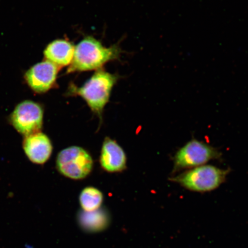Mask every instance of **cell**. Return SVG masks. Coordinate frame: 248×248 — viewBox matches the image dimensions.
<instances>
[{
	"instance_id": "obj_12",
	"label": "cell",
	"mask_w": 248,
	"mask_h": 248,
	"mask_svg": "<svg viewBox=\"0 0 248 248\" xmlns=\"http://www.w3.org/2000/svg\"><path fill=\"white\" fill-rule=\"evenodd\" d=\"M103 194L98 189L88 187L79 195V202L83 212H91L100 208L103 202Z\"/></svg>"
},
{
	"instance_id": "obj_9",
	"label": "cell",
	"mask_w": 248,
	"mask_h": 248,
	"mask_svg": "<svg viewBox=\"0 0 248 248\" xmlns=\"http://www.w3.org/2000/svg\"><path fill=\"white\" fill-rule=\"evenodd\" d=\"M100 163L102 168L108 172L122 171L126 167L125 153L116 141L107 138L102 145Z\"/></svg>"
},
{
	"instance_id": "obj_8",
	"label": "cell",
	"mask_w": 248,
	"mask_h": 248,
	"mask_svg": "<svg viewBox=\"0 0 248 248\" xmlns=\"http://www.w3.org/2000/svg\"><path fill=\"white\" fill-rule=\"evenodd\" d=\"M23 148L31 162L39 164L46 163L50 157L52 152L50 140L40 132L26 136Z\"/></svg>"
},
{
	"instance_id": "obj_3",
	"label": "cell",
	"mask_w": 248,
	"mask_h": 248,
	"mask_svg": "<svg viewBox=\"0 0 248 248\" xmlns=\"http://www.w3.org/2000/svg\"><path fill=\"white\" fill-rule=\"evenodd\" d=\"M230 169H222L211 165H203L186 170L170 178L187 190L205 193L216 190L224 184Z\"/></svg>"
},
{
	"instance_id": "obj_2",
	"label": "cell",
	"mask_w": 248,
	"mask_h": 248,
	"mask_svg": "<svg viewBox=\"0 0 248 248\" xmlns=\"http://www.w3.org/2000/svg\"><path fill=\"white\" fill-rule=\"evenodd\" d=\"M119 46L105 47L97 39L86 37L75 46L74 58L67 73L99 70L104 64L119 58Z\"/></svg>"
},
{
	"instance_id": "obj_5",
	"label": "cell",
	"mask_w": 248,
	"mask_h": 248,
	"mask_svg": "<svg viewBox=\"0 0 248 248\" xmlns=\"http://www.w3.org/2000/svg\"><path fill=\"white\" fill-rule=\"evenodd\" d=\"M93 166L91 155L79 147H68L58 155L57 167L59 171L70 179L85 178L91 172Z\"/></svg>"
},
{
	"instance_id": "obj_11",
	"label": "cell",
	"mask_w": 248,
	"mask_h": 248,
	"mask_svg": "<svg viewBox=\"0 0 248 248\" xmlns=\"http://www.w3.org/2000/svg\"><path fill=\"white\" fill-rule=\"evenodd\" d=\"M79 224L83 230L89 232H97L104 230L109 222L106 212L98 209L94 212L80 213Z\"/></svg>"
},
{
	"instance_id": "obj_7",
	"label": "cell",
	"mask_w": 248,
	"mask_h": 248,
	"mask_svg": "<svg viewBox=\"0 0 248 248\" xmlns=\"http://www.w3.org/2000/svg\"><path fill=\"white\" fill-rule=\"evenodd\" d=\"M59 68L48 61L34 65L25 75L28 85L33 92L44 93L53 87L57 80Z\"/></svg>"
},
{
	"instance_id": "obj_1",
	"label": "cell",
	"mask_w": 248,
	"mask_h": 248,
	"mask_svg": "<svg viewBox=\"0 0 248 248\" xmlns=\"http://www.w3.org/2000/svg\"><path fill=\"white\" fill-rule=\"evenodd\" d=\"M117 80L116 75L99 69L82 86L78 88L71 83L67 93L68 95L81 97L93 112L102 119L104 107Z\"/></svg>"
},
{
	"instance_id": "obj_4",
	"label": "cell",
	"mask_w": 248,
	"mask_h": 248,
	"mask_svg": "<svg viewBox=\"0 0 248 248\" xmlns=\"http://www.w3.org/2000/svg\"><path fill=\"white\" fill-rule=\"evenodd\" d=\"M222 154L217 148L192 139L179 149L173 156L172 173L204 165L212 160H219Z\"/></svg>"
},
{
	"instance_id": "obj_10",
	"label": "cell",
	"mask_w": 248,
	"mask_h": 248,
	"mask_svg": "<svg viewBox=\"0 0 248 248\" xmlns=\"http://www.w3.org/2000/svg\"><path fill=\"white\" fill-rule=\"evenodd\" d=\"M75 46L66 40H56L46 46L44 51L46 61L59 68L69 66L72 62Z\"/></svg>"
},
{
	"instance_id": "obj_6",
	"label": "cell",
	"mask_w": 248,
	"mask_h": 248,
	"mask_svg": "<svg viewBox=\"0 0 248 248\" xmlns=\"http://www.w3.org/2000/svg\"><path fill=\"white\" fill-rule=\"evenodd\" d=\"M10 121L21 134L27 136L39 132L43 125V108L32 101L21 102L11 114Z\"/></svg>"
}]
</instances>
